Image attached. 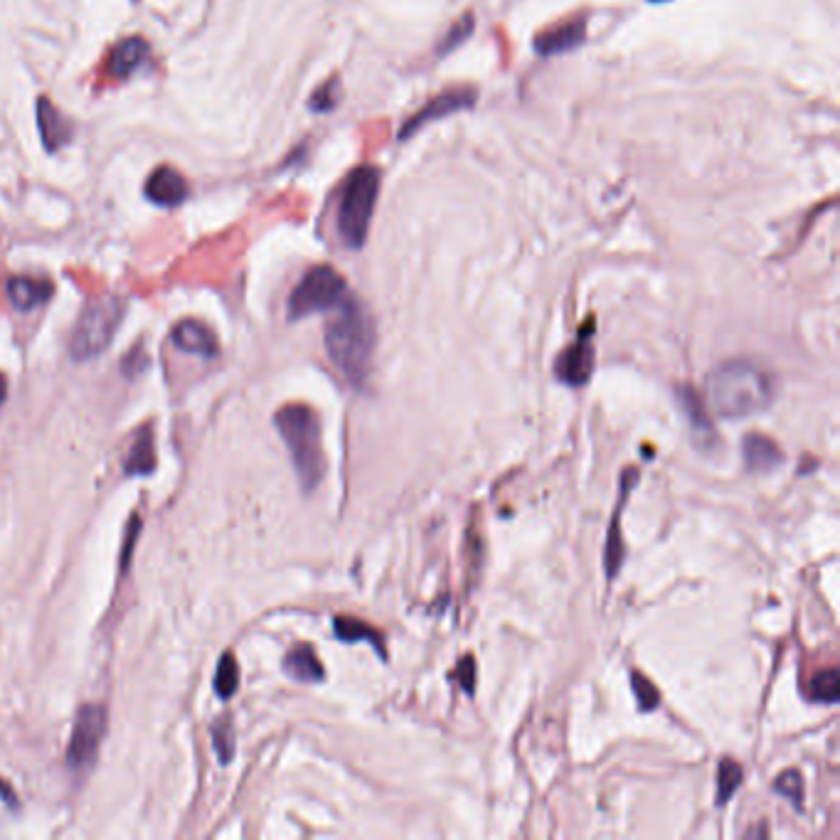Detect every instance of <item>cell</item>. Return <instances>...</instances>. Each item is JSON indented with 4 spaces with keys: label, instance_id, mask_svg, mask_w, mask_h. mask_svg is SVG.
<instances>
[{
    "label": "cell",
    "instance_id": "277c9868",
    "mask_svg": "<svg viewBox=\"0 0 840 840\" xmlns=\"http://www.w3.org/2000/svg\"><path fill=\"white\" fill-rule=\"evenodd\" d=\"M380 195V171L372 165H360L348 175L343 185L338 205V232L345 247L360 249L366 245L372 214H375Z\"/></svg>",
    "mask_w": 840,
    "mask_h": 840
},
{
    "label": "cell",
    "instance_id": "ac0fdd59",
    "mask_svg": "<svg viewBox=\"0 0 840 840\" xmlns=\"http://www.w3.org/2000/svg\"><path fill=\"white\" fill-rule=\"evenodd\" d=\"M284 670L286 676H292L298 683H319L323 680L325 670L321 666V658L316 656V651L308 646V643H301L286 653L284 658Z\"/></svg>",
    "mask_w": 840,
    "mask_h": 840
},
{
    "label": "cell",
    "instance_id": "8fae6325",
    "mask_svg": "<svg viewBox=\"0 0 840 840\" xmlns=\"http://www.w3.org/2000/svg\"><path fill=\"white\" fill-rule=\"evenodd\" d=\"M188 181L171 165L156 168L146 181V198L161 205V208H175V205L185 202L188 200Z\"/></svg>",
    "mask_w": 840,
    "mask_h": 840
},
{
    "label": "cell",
    "instance_id": "30bf717a",
    "mask_svg": "<svg viewBox=\"0 0 840 840\" xmlns=\"http://www.w3.org/2000/svg\"><path fill=\"white\" fill-rule=\"evenodd\" d=\"M639 481V469H629L621 473V496H619V503H616V510H614V518H612V528H609V538H606V553H604V567H606V577L609 580H614L616 575H619L621 569V563H623V540H621V510H623V503H627L629 493L633 485H637Z\"/></svg>",
    "mask_w": 840,
    "mask_h": 840
},
{
    "label": "cell",
    "instance_id": "cb8c5ba5",
    "mask_svg": "<svg viewBox=\"0 0 840 840\" xmlns=\"http://www.w3.org/2000/svg\"><path fill=\"white\" fill-rule=\"evenodd\" d=\"M811 697L816 700V703H838L840 697V676L836 668H828V670H820V674L811 680Z\"/></svg>",
    "mask_w": 840,
    "mask_h": 840
},
{
    "label": "cell",
    "instance_id": "7c38bea8",
    "mask_svg": "<svg viewBox=\"0 0 840 840\" xmlns=\"http://www.w3.org/2000/svg\"><path fill=\"white\" fill-rule=\"evenodd\" d=\"M173 343L175 348H181L183 353H193V356H202V358H214L220 350V343L208 325L193 319H185L175 325Z\"/></svg>",
    "mask_w": 840,
    "mask_h": 840
},
{
    "label": "cell",
    "instance_id": "f546056e",
    "mask_svg": "<svg viewBox=\"0 0 840 840\" xmlns=\"http://www.w3.org/2000/svg\"><path fill=\"white\" fill-rule=\"evenodd\" d=\"M5 397H8V387H5V378H3V375H0V405H3V403H5Z\"/></svg>",
    "mask_w": 840,
    "mask_h": 840
},
{
    "label": "cell",
    "instance_id": "4316f807",
    "mask_svg": "<svg viewBox=\"0 0 840 840\" xmlns=\"http://www.w3.org/2000/svg\"><path fill=\"white\" fill-rule=\"evenodd\" d=\"M473 30V17H464V21H459L454 25V30L444 37V45H442V52H452L456 45H461L466 37H469V33Z\"/></svg>",
    "mask_w": 840,
    "mask_h": 840
},
{
    "label": "cell",
    "instance_id": "7402d4cb",
    "mask_svg": "<svg viewBox=\"0 0 840 840\" xmlns=\"http://www.w3.org/2000/svg\"><path fill=\"white\" fill-rule=\"evenodd\" d=\"M742 779H744V769L740 764L734 759L720 762V767H717V793H715L717 806H725L727 801L734 796V791L742 787Z\"/></svg>",
    "mask_w": 840,
    "mask_h": 840
},
{
    "label": "cell",
    "instance_id": "4fadbf2b",
    "mask_svg": "<svg viewBox=\"0 0 840 840\" xmlns=\"http://www.w3.org/2000/svg\"><path fill=\"white\" fill-rule=\"evenodd\" d=\"M37 126H40L42 144L48 151H58L60 146L72 138V126L67 124V119L52 107L48 97H40V101H37Z\"/></svg>",
    "mask_w": 840,
    "mask_h": 840
},
{
    "label": "cell",
    "instance_id": "5bb4252c",
    "mask_svg": "<svg viewBox=\"0 0 840 840\" xmlns=\"http://www.w3.org/2000/svg\"><path fill=\"white\" fill-rule=\"evenodd\" d=\"M742 454H744L746 469L754 473H769L783 461V454L779 446L774 444L769 436H762V434L746 436L742 442Z\"/></svg>",
    "mask_w": 840,
    "mask_h": 840
},
{
    "label": "cell",
    "instance_id": "ffe728a7",
    "mask_svg": "<svg viewBox=\"0 0 840 840\" xmlns=\"http://www.w3.org/2000/svg\"><path fill=\"white\" fill-rule=\"evenodd\" d=\"M156 469V449H153V434L151 429H141L138 436L131 444V452L126 456V473L128 475H146Z\"/></svg>",
    "mask_w": 840,
    "mask_h": 840
},
{
    "label": "cell",
    "instance_id": "2e32d148",
    "mask_svg": "<svg viewBox=\"0 0 840 840\" xmlns=\"http://www.w3.org/2000/svg\"><path fill=\"white\" fill-rule=\"evenodd\" d=\"M678 403L683 415L688 417L690 427H693V434L697 436V442L703 446H711L715 442V427L707 417V409L703 407V399H700L697 392L690 385H680L678 387Z\"/></svg>",
    "mask_w": 840,
    "mask_h": 840
},
{
    "label": "cell",
    "instance_id": "52a82bcc",
    "mask_svg": "<svg viewBox=\"0 0 840 840\" xmlns=\"http://www.w3.org/2000/svg\"><path fill=\"white\" fill-rule=\"evenodd\" d=\"M107 722L109 715L104 705H84L77 713V722H74L67 746V767L72 771L84 774L95 767L101 740L107 734Z\"/></svg>",
    "mask_w": 840,
    "mask_h": 840
},
{
    "label": "cell",
    "instance_id": "603a6c76",
    "mask_svg": "<svg viewBox=\"0 0 840 840\" xmlns=\"http://www.w3.org/2000/svg\"><path fill=\"white\" fill-rule=\"evenodd\" d=\"M239 688V668L232 653H225L218 663V674H214V690L220 697H232Z\"/></svg>",
    "mask_w": 840,
    "mask_h": 840
},
{
    "label": "cell",
    "instance_id": "f1b7e54d",
    "mask_svg": "<svg viewBox=\"0 0 840 840\" xmlns=\"http://www.w3.org/2000/svg\"><path fill=\"white\" fill-rule=\"evenodd\" d=\"M333 89H335V84L331 82V84H325V87H323L321 91H316V97L311 99V107H313V109H319V111L331 109V107H333V95H331Z\"/></svg>",
    "mask_w": 840,
    "mask_h": 840
},
{
    "label": "cell",
    "instance_id": "484cf974",
    "mask_svg": "<svg viewBox=\"0 0 840 840\" xmlns=\"http://www.w3.org/2000/svg\"><path fill=\"white\" fill-rule=\"evenodd\" d=\"M631 685H633V695H637L641 711H656L658 703H660L658 688L653 685L651 680L646 676H641V674H633L631 676Z\"/></svg>",
    "mask_w": 840,
    "mask_h": 840
},
{
    "label": "cell",
    "instance_id": "6da1fadb",
    "mask_svg": "<svg viewBox=\"0 0 840 840\" xmlns=\"http://www.w3.org/2000/svg\"><path fill=\"white\" fill-rule=\"evenodd\" d=\"M325 353L345 380L356 387L366 385L375 356V325L353 298H345L338 316L325 329Z\"/></svg>",
    "mask_w": 840,
    "mask_h": 840
},
{
    "label": "cell",
    "instance_id": "e0dca14e",
    "mask_svg": "<svg viewBox=\"0 0 840 840\" xmlns=\"http://www.w3.org/2000/svg\"><path fill=\"white\" fill-rule=\"evenodd\" d=\"M584 35H586V27L582 21L557 25V27H553V30L538 35L535 50H538V54H545V58H549V54L567 52V50L577 48V45H582Z\"/></svg>",
    "mask_w": 840,
    "mask_h": 840
},
{
    "label": "cell",
    "instance_id": "44dd1931",
    "mask_svg": "<svg viewBox=\"0 0 840 840\" xmlns=\"http://www.w3.org/2000/svg\"><path fill=\"white\" fill-rule=\"evenodd\" d=\"M333 623H335V627H333L335 629V637H338L341 641H345V643L368 641V643H372V646H375L380 658H387V651H385V646H382V637H380L375 629L368 627L366 621L350 619V616H338V619H335Z\"/></svg>",
    "mask_w": 840,
    "mask_h": 840
},
{
    "label": "cell",
    "instance_id": "8992f818",
    "mask_svg": "<svg viewBox=\"0 0 840 840\" xmlns=\"http://www.w3.org/2000/svg\"><path fill=\"white\" fill-rule=\"evenodd\" d=\"M348 298V284L333 267H313L288 298V319L298 321L306 316L331 311Z\"/></svg>",
    "mask_w": 840,
    "mask_h": 840
},
{
    "label": "cell",
    "instance_id": "9a60e30c",
    "mask_svg": "<svg viewBox=\"0 0 840 840\" xmlns=\"http://www.w3.org/2000/svg\"><path fill=\"white\" fill-rule=\"evenodd\" d=\"M54 286L48 279H35V276H13L8 282V296L15 308L21 311H33V308L50 301Z\"/></svg>",
    "mask_w": 840,
    "mask_h": 840
},
{
    "label": "cell",
    "instance_id": "3957f363",
    "mask_svg": "<svg viewBox=\"0 0 840 840\" xmlns=\"http://www.w3.org/2000/svg\"><path fill=\"white\" fill-rule=\"evenodd\" d=\"M274 424L284 438L288 454H292L298 481H301L306 493H311L325 473L319 417L306 405H286L276 412Z\"/></svg>",
    "mask_w": 840,
    "mask_h": 840
},
{
    "label": "cell",
    "instance_id": "7a4b0ae2",
    "mask_svg": "<svg viewBox=\"0 0 840 840\" xmlns=\"http://www.w3.org/2000/svg\"><path fill=\"white\" fill-rule=\"evenodd\" d=\"M707 399L725 419L754 417L774 403L777 387L762 368L746 360H727L707 378Z\"/></svg>",
    "mask_w": 840,
    "mask_h": 840
},
{
    "label": "cell",
    "instance_id": "5b68a950",
    "mask_svg": "<svg viewBox=\"0 0 840 840\" xmlns=\"http://www.w3.org/2000/svg\"><path fill=\"white\" fill-rule=\"evenodd\" d=\"M124 306L116 296H97L82 308L77 323H74L70 350L74 360H91L101 356L114 341Z\"/></svg>",
    "mask_w": 840,
    "mask_h": 840
},
{
    "label": "cell",
    "instance_id": "d4e9b609",
    "mask_svg": "<svg viewBox=\"0 0 840 840\" xmlns=\"http://www.w3.org/2000/svg\"><path fill=\"white\" fill-rule=\"evenodd\" d=\"M774 789H777L781 796H787L793 804V808L804 806V779H801V774L796 769L779 774L777 781H774Z\"/></svg>",
    "mask_w": 840,
    "mask_h": 840
},
{
    "label": "cell",
    "instance_id": "83f0119b",
    "mask_svg": "<svg viewBox=\"0 0 840 840\" xmlns=\"http://www.w3.org/2000/svg\"><path fill=\"white\" fill-rule=\"evenodd\" d=\"M459 680H461V688L466 690V693H473V683H475V663L471 656L461 658L459 663Z\"/></svg>",
    "mask_w": 840,
    "mask_h": 840
},
{
    "label": "cell",
    "instance_id": "d6986e66",
    "mask_svg": "<svg viewBox=\"0 0 840 840\" xmlns=\"http://www.w3.org/2000/svg\"><path fill=\"white\" fill-rule=\"evenodd\" d=\"M148 58V45L141 40V37H128V40L119 42L114 50H111L109 54V72L114 74V77H128V74H134L141 64L146 62Z\"/></svg>",
    "mask_w": 840,
    "mask_h": 840
},
{
    "label": "cell",
    "instance_id": "ba28073f",
    "mask_svg": "<svg viewBox=\"0 0 840 840\" xmlns=\"http://www.w3.org/2000/svg\"><path fill=\"white\" fill-rule=\"evenodd\" d=\"M592 321L590 325H582V333L580 338H577L575 345H569V348H565L563 353H559V358L555 360V375L559 382H565V385L569 387H582L586 385V380H590L592 375V368H594V348H592Z\"/></svg>",
    "mask_w": 840,
    "mask_h": 840
},
{
    "label": "cell",
    "instance_id": "9c48e42d",
    "mask_svg": "<svg viewBox=\"0 0 840 840\" xmlns=\"http://www.w3.org/2000/svg\"><path fill=\"white\" fill-rule=\"evenodd\" d=\"M475 101V91L473 89H466V87H459V89H449L444 91V95L434 97L432 101H427V107L422 111H417V114L407 121L403 134H399V138H407L417 134L419 128L432 124V121L442 119V116H449V114H456V111L461 109H469L473 107Z\"/></svg>",
    "mask_w": 840,
    "mask_h": 840
}]
</instances>
